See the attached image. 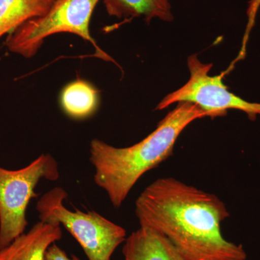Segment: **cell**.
Masks as SVG:
<instances>
[{"label":"cell","mask_w":260,"mask_h":260,"mask_svg":"<svg viewBox=\"0 0 260 260\" xmlns=\"http://www.w3.org/2000/svg\"><path fill=\"white\" fill-rule=\"evenodd\" d=\"M140 226L156 231L189 260H246L242 244L229 242L220 225L229 216L216 195L174 178H160L135 203Z\"/></svg>","instance_id":"6da1fadb"},{"label":"cell","mask_w":260,"mask_h":260,"mask_svg":"<svg viewBox=\"0 0 260 260\" xmlns=\"http://www.w3.org/2000/svg\"><path fill=\"white\" fill-rule=\"evenodd\" d=\"M207 113L190 103H179L143 140L126 148H116L99 139L90 145L94 181L107 193L115 208H120L143 175L173 154L174 145L186 126Z\"/></svg>","instance_id":"7a4b0ae2"},{"label":"cell","mask_w":260,"mask_h":260,"mask_svg":"<svg viewBox=\"0 0 260 260\" xmlns=\"http://www.w3.org/2000/svg\"><path fill=\"white\" fill-rule=\"evenodd\" d=\"M67 198V191L59 186L42 195L37 205L41 221L63 225L79 243L88 260H110L125 241V229L96 212L68 210L64 204Z\"/></svg>","instance_id":"3957f363"},{"label":"cell","mask_w":260,"mask_h":260,"mask_svg":"<svg viewBox=\"0 0 260 260\" xmlns=\"http://www.w3.org/2000/svg\"><path fill=\"white\" fill-rule=\"evenodd\" d=\"M100 0H56L51 9L39 18L32 19L8 34L5 46L10 52L30 59L36 55L47 38L69 32L90 42L98 57L114 61L103 51L90 32L94 10Z\"/></svg>","instance_id":"277c9868"},{"label":"cell","mask_w":260,"mask_h":260,"mask_svg":"<svg viewBox=\"0 0 260 260\" xmlns=\"http://www.w3.org/2000/svg\"><path fill=\"white\" fill-rule=\"evenodd\" d=\"M59 178L57 162L49 154H42L18 170L0 167V249L25 233L26 210L30 200L37 197L39 181H55Z\"/></svg>","instance_id":"5b68a950"},{"label":"cell","mask_w":260,"mask_h":260,"mask_svg":"<svg viewBox=\"0 0 260 260\" xmlns=\"http://www.w3.org/2000/svg\"><path fill=\"white\" fill-rule=\"evenodd\" d=\"M190 77L185 85L159 103L156 110H162L175 103L186 102L194 104L211 118L225 116L229 109L245 112L249 119L254 120L260 114V104L246 102L228 90L223 79L225 74L211 76L209 73L213 64L202 63L194 54L188 58Z\"/></svg>","instance_id":"8992f818"},{"label":"cell","mask_w":260,"mask_h":260,"mask_svg":"<svg viewBox=\"0 0 260 260\" xmlns=\"http://www.w3.org/2000/svg\"><path fill=\"white\" fill-rule=\"evenodd\" d=\"M61 237L60 224L40 220L28 232L0 249V260H46L48 249Z\"/></svg>","instance_id":"52a82bcc"},{"label":"cell","mask_w":260,"mask_h":260,"mask_svg":"<svg viewBox=\"0 0 260 260\" xmlns=\"http://www.w3.org/2000/svg\"><path fill=\"white\" fill-rule=\"evenodd\" d=\"M124 260H189L162 234L140 226L124 241Z\"/></svg>","instance_id":"ba28073f"},{"label":"cell","mask_w":260,"mask_h":260,"mask_svg":"<svg viewBox=\"0 0 260 260\" xmlns=\"http://www.w3.org/2000/svg\"><path fill=\"white\" fill-rule=\"evenodd\" d=\"M100 92L87 80L77 79L65 85L59 95L63 112L74 119H84L96 112Z\"/></svg>","instance_id":"9c48e42d"},{"label":"cell","mask_w":260,"mask_h":260,"mask_svg":"<svg viewBox=\"0 0 260 260\" xmlns=\"http://www.w3.org/2000/svg\"><path fill=\"white\" fill-rule=\"evenodd\" d=\"M104 4L109 16L119 19L143 18L148 23L155 18L174 19L169 0H104Z\"/></svg>","instance_id":"30bf717a"},{"label":"cell","mask_w":260,"mask_h":260,"mask_svg":"<svg viewBox=\"0 0 260 260\" xmlns=\"http://www.w3.org/2000/svg\"><path fill=\"white\" fill-rule=\"evenodd\" d=\"M56 0H0V39L28 20L42 17Z\"/></svg>","instance_id":"8fae6325"},{"label":"cell","mask_w":260,"mask_h":260,"mask_svg":"<svg viewBox=\"0 0 260 260\" xmlns=\"http://www.w3.org/2000/svg\"><path fill=\"white\" fill-rule=\"evenodd\" d=\"M46 260H80L76 256L69 257L66 252L56 244H52L48 249L46 254Z\"/></svg>","instance_id":"7c38bea8"}]
</instances>
